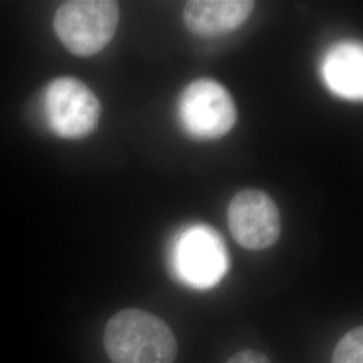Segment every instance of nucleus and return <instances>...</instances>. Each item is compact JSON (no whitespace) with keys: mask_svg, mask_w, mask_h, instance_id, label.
Masks as SVG:
<instances>
[{"mask_svg":"<svg viewBox=\"0 0 363 363\" xmlns=\"http://www.w3.org/2000/svg\"><path fill=\"white\" fill-rule=\"evenodd\" d=\"M105 351L112 363H174L178 345L169 325L154 313L128 308L105 327Z\"/></svg>","mask_w":363,"mask_h":363,"instance_id":"obj_1","label":"nucleus"},{"mask_svg":"<svg viewBox=\"0 0 363 363\" xmlns=\"http://www.w3.org/2000/svg\"><path fill=\"white\" fill-rule=\"evenodd\" d=\"M118 4L109 0H74L60 6L54 30L66 49L78 57L101 52L116 34Z\"/></svg>","mask_w":363,"mask_h":363,"instance_id":"obj_2","label":"nucleus"},{"mask_svg":"<svg viewBox=\"0 0 363 363\" xmlns=\"http://www.w3.org/2000/svg\"><path fill=\"white\" fill-rule=\"evenodd\" d=\"M43 113L49 128L64 139H82L96 130L101 105L82 81L73 77L52 79L43 91Z\"/></svg>","mask_w":363,"mask_h":363,"instance_id":"obj_3","label":"nucleus"},{"mask_svg":"<svg viewBox=\"0 0 363 363\" xmlns=\"http://www.w3.org/2000/svg\"><path fill=\"white\" fill-rule=\"evenodd\" d=\"M179 117L184 130L198 140H216L232 130L237 108L229 91L211 78L195 79L183 91Z\"/></svg>","mask_w":363,"mask_h":363,"instance_id":"obj_4","label":"nucleus"},{"mask_svg":"<svg viewBox=\"0 0 363 363\" xmlns=\"http://www.w3.org/2000/svg\"><path fill=\"white\" fill-rule=\"evenodd\" d=\"M174 262L183 281L194 288L218 284L229 269L223 240L208 226H194L182 234L174 252Z\"/></svg>","mask_w":363,"mask_h":363,"instance_id":"obj_5","label":"nucleus"},{"mask_svg":"<svg viewBox=\"0 0 363 363\" xmlns=\"http://www.w3.org/2000/svg\"><path fill=\"white\" fill-rule=\"evenodd\" d=\"M228 223L237 244L250 250L273 247L281 232L280 211L264 191L247 189L234 195Z\"/></svg>","mask_w":363,"mask_h":363,"instance_id":"obj_6","label":"nucleus"},{"mask_svg":"<svg viewBox=\"0 0 363 363\" xmlns=\"http://www.w3.org/2000/svg\"><path fill=\"white\" fill-rule=\"evenodd\" d=\"M255 10L249 0H194L186 3L184 23L196 35H223L244 25Z\"/></svg>","mask_w":363,"mask_h":363,"instance_id":"obj_7","label":"nucleus"},{"mask_svg":"<svg viewBox=\"0 0 363 363\" xmlns=\"http://www.w3.org/2000/svg\"><path fill=\"white\" fill-rule=\"evenodd\" d=\"M325 85L342 99L363 97V50L358 42H342L327 52L323 64Z\"/></svg>","mask_w":363,"mask_h":363,"instance_id":"obj_8","label":"nucleus"},{"mask_svg":"<svg viewBox=\"0 0 363 363\" xmlns=\"http://www.w3.org/2000/svg\"><path fill=\"white\" fill-rule=\"evenodd\" d=\"M333 363H363V328L357 327L337 342Z\"/></svg>","mask_w":363,"mask_h":363,"instance_id":"obj_9","label":"nucleus"},{"mask_svg":"<svg viewBox=\"0 0 363 363\" xmlns=\"http://www.w3.org/2000/svg\"><path fill=\"white\" fill-rule=\"evenodd\" d=\"M226 363H272L271 359L257 350H242L234 354Z\"/></svg>","mask_w":363,"mask_h":363,"instance_id":"obj_10","label":"nucleus"}]
</instances>
